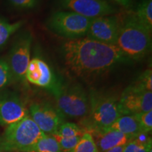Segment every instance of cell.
<instances>
[{"label":"cell","mask_w":152,"mask_h":152,"mask_svg":"<svg viewBox=\"0 0 152 152\" xmlns=\"http://www.w3.org/2000/svg\"><path fill=\"white\" fill-rule=\"evenodd\" d=\"M26 80L35 86L46 89L53 94L62 84L50 66L39 57L30 59L26 70Z\"/></svg>","instance_id":"10"},{"label":"cell","mask_w":152,"mask_h":152,"mask_svg":"<svg viewBox=\"0 0 152 152\" xmlns=\"http://www.w3.org/2000/svg\"><path fill=\"white\" fill-rule=\"evenodd\" d=\"M90 111L81 119L80 126L90 133L108 130L121 116L118 99L110 94H102L92 90L89 94Z\"/></svg>","instance_id":"3"},{"label":"cell","mask_w":152,"mask_h":152,"mask_svg":"<svg viewBox=\"0 0 152 152\" xmlns=\"http://www.w3.org/2000/svg\"><path fill=\"white\" fill-rule=\"evenodd\" d=\"M52 135L55 138L58 142V145L63 152H71L78 142L82 136L74 137H63L56 134H52Z\"/></svg>","instance_id":"24"},{"label":"cell","mask_w":152,"mask_h":152,"mask_svg":"<svg viewBox=\"0 0 152 152\" xmlns=\"http://www.w3.org/2000/svg\"><path fill=\"white\" fill-rule=\"evenodd\" d=\"M119 28L118 13L110 16L98 17L91 20L85 37L100 42L116 46Z\"/></svg>","instance_id":"11"},{"label":"cell","mask_w":152,"mask_h":152,"mask_svg":"<svg viewBox=\"0 0 152 152\" xmlns=\"http://www.w3.org/2000/svg\"><path fill=\"white\" fill-rule=\"evenodd\" d=\"M28 114V109L18 94L0 92V125L7 127Z\"/></svg>","instance_id":"13"},{"label":"cell","mask_w":152,"mask_h":152,"mask_svg":"<svg viewBox=\"0 0 152 152\" xmlns=\"http://www.w3.org/2000/svg\"><path fill=\"white\" fill-rule=\"evenodd\" d=\"M8 1L14 8L21 10H31L37 8L41 0H8Z\"/></svg>","instance_id":"26"},{"label":"cell","mask_w":152,"mask_h":152,"mask_svg":"<svg viewBox=\"0 0 152 152\" xmlns=\"http://www.w3.org/2000/svg\"><path fill=\"white\" fill-rule=\"evenodd\" d=\"M85 131L80 125L75 123L64 122L60 125L58 130L54 134L63 137H74L82 136Z\"/></svg>","instance_id":"21"},{"label":"cell","mask_w":152,"mask_h":152,"mask_svg":"<svg viewBox=\"0 0 152 152\" xmlns=\"http://www.w3.org/2000/svg\"><path fill=\"white\" fill-rule=\"evenodd\" d=\"M28 113L38 128L46 134L56 132L65 120L56 107L46 102L33 103L30 106Z\"/></svg>","instance_id":"9"},{"label":"cell","mask_w":152,"mask_h":152,"mask_svg":"<svg viewBox=\"0 0 152 152\" xmlns=\"http://www.w3.org/2000/svg\"><path fill=\"white\" fill-rule=\"evenodd\" d=\"M140 125L142 132L149 134L152 130V111L143 112L134 115Z\"/></svg>","instance_id":"25"},{"label":"cell","mask_w":152,"mask_h":152,"mask_svg":"<svg viewBox=\"0 0 152 152\" xmlns=\"http://www.w3.org/2000/svg\"><path fill=\"white\" fill-rule=\"evenodd\" d=\"M71 152H99L94 138L90 132H85L80 140Z\"/></svg>","instance_id":"22"},{"label":"cell","mask_w":152,"mask_h":152,"mask_svg":"<svg viewBox=\"0 0 152 152\" xmlns=\"http://www.w3.org/2000/svg\"><path fill=\"white\" fill-rule=\"evenodd\" d=\"M111 1L116 5L123 7L125 10H130L134 2V0H111Z\"/></svg>","instance_id":"27"},{"label":"cell","mask_w":152,"mask_h":152,"mask_svg":"<svg viewBox=\"0 0 152 152\" xmlns=\"http://www.w3.org/2000/svg\"><path fill=\"white\" fill-rule=\"evenodd\" d=\"M0 152H6V151H1V150H0Z\"/></svg>","instance_id":"29"},{"label":"cell","mask_w":152,"mask_h":152,"mask_svg":"<svg viewBox=\"0 0 152 152\" xmlns=\"http://www.w3.org/2000/svg\"><path fill=\"white\" fill-rule=\"evenodd\" d=\"M14 80L9 64L5 58H0V92Z\"/></svg>","instance_id":"23"},{"label":"cell","mask_w":152,"mask_h":152,"mask_svg":"<svg viewBox=\"0 0 152 152\" xmlns=\"http://www.w3.org/2000/svg\"><path fill=\"white\" fill-rule=\"evenodd\" d=\"M33 35L30 31L18 34L11 47L7 61L14 80H26V70L30 61Z\"/></svg>","instance_id":"7"},{"label":"cell","mask_w":152,"mask_h":152,"mask_svg":"<svg viewBox=\"0 0 152 152\" xmlns=\"http://www.w3.org/2000/svg\"><path fill=\"white\" fill-rule=\"evenodd\" d=\"M109 129L118 131L132 139L144 134L134 115H121Z\"/></svg>","instance_id":"15"},{"label":"cell","mask_w":152,"mask_h":152,"mask_svg":"<svg viewBox=\"0 0 152 152\" xmlns=\"http://www.w3.org/2000/svg\"><path fill=\"white\" fill-rule=\"evenodd\" d=\"M59 52L66 67L75 76L86 80L105 75L131 61L115 45L87 37L66 39Z\"/></svg>","instance_id":"1"},{"label":"cell","mask_w":152,"mask_h":152,"mask_svg":"<svg viewBox=\"0 0 152 152\" xmlns=\"http://www.w3.org/2000/svg\"><path fill=\"white\" fill-rule=\"evenodd\" d=\"M56 108L64 117L83 119L90 111V97L86 90L78 83L64 85L62 83L56 92Z\"/></svg>","instance_id":"5"},{"label":"cell","mask_w":152,"mask_h":152,"mask_svg":"<svg viewBox=\"0 0 152 152\" xmlns=\"http://www.w3.org/2000/svg\"><path fill=\"white\" fill-rule=\"evenodd\" d=\"M24 20L11 23L3 18H0V49L4 46L10 37L23 27Z\"/></svg>","instance_id":"17"},{"label":"cell","mask_w":152,"mask_h":152,"mask_svg":"<svg viewBox=\"0 0 152 152\" xmlns=\"http://www.w3.org/2000/svg\"><path fill=\"white\" fill-rule=\"evenodd\" d=\"M45 134L28 114L6 127L0 135V150L6 152H33L38 140Z\"/></svg>","instance_id":"4"},{"label":"cell","mask_w":152,"mask_h":152,"mask_svg":"<svg viewBox=\"0 0 152 152\" xmlns=\"http://www.w3.org/2000/svg\"><path fill=\"white\" fill-rule=\"evenodd\" d=\"M132 13L140 23L152 31V0L140 1Z\"/></svg>","instance_id":"16"},{"label":"cell","mask_w":152,"mask_h":152,"mask_svg":"<svg viewBox=\"0 0 152 152\" xmlns=\"http://www.w3.org/2000/svg\"><path fill=\"white\" fill-rule=\"evenodd\" d=\"M91 20L73 11L58 10L49 16L46 26L57 35L66 39H74L86 36Z\"/></svg>","instance_id":"6"},{"label":"cell","mask_w":152,"mask_h":152,"mask_svg":"<svg viewBox=\"0 0 152 152\" xmlns=\"http://www.w3.org/2000/svg\"><path fill=\"white\" fill-rule=\"evenodd\" d=\"M33 152H63L52 134H45L38 140Z\"/></svg>","instance_id":"19"},{"label":"cell","mask_w":152,"mask_h":152,"mask_svg":"<svg viewBox=\"0 0 152 152\" xmlns=\"http://www.w3.org/2000/svg\"><path fill=\"white\" fill-rule=\"evenodd\" d=\"M118 109L121 115H135L152 111V92L128 86L118 99Z\"/></svg>","instance_id":"12"},{"label":"cell","mask_w":152,"mask_h":152,"mask_svg":"<svg viewBox=\"0 0 152 152\" xmlns=\"http://www.w3.org/2000/svg\"><path fill=\"white\" fill-rule=\"evenodd\" d=\"M62 10L73 11L87 18L116 14L119 10L107 0H57Z\"/></svg>","instance_id":"8"},{"label":"cell","mask_w":152,"mask_h":152,"mask_svg":"<svg viewBox=\"0 0 152 152\" xmlns=\"http://www.w3.org/2000/svg\"><path fill=\"white\" fill-rule=\"evenodd\" d=\"M124 147H125V145L118 146V147L113 148V149L108 150V151H106L105 152H123Z\"/></svg>","instance_id":"28"},{"label":"cell","mask_w":152,"mask_h":152,"mask_svg":"<svg viewBox=\"0 0 152 152\" xmlns=\"http://www.w3.org/2000/svg\"><path fill=\"white\" fill-rule=\"evenodd\" d=\"M116 46L130 60L145 58L151 50V32L138 21L132 10L119 14Z\"/></svg>","instance_id":"2"},{"label":"cell","mask_w":152,"mask_h":152,"mask_svg":"<svg viewBox=\"0 0 152 152\" xmlns=\"http://www.w3.org/2000/svg\"><path fill=\"white\" fill-rule=\"evenodd\" d=\"M137 90L152 92V71L147 68L129 85Z\"/></svg>","instance_id":"20"},{"label":"cell","mask_w":152,"mask_h":152,"mask_svg":"<svg viewBox=\"0 0 152 152\" xmlns=\"http://www.w3.org/2000/svg\"><path fill=\"white\" fill-rule=\"evenodd\" d=\"M152 151V140L148 134L133 138L125 145L123 152H149Z\"/></svg>","instance_id":"18"},{"label":"cell","mask_w":152,"mask_h":152,"mask_svg":"<svg viewBox=\"0 0 152 152\" xmlns=\"http://www.w3.org/2000/svg\"><path fill=\"white\" fill-rule=\"evenodd\" d=\"M99 152H105L118 146L125 145L132 138L117 130L108 129L91 133Z\"/></svg>","instance_id":"14"}]
</instances>
